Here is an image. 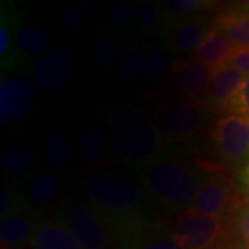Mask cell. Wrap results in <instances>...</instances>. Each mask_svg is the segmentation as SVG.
Instances as JSON below:
<instances>
[{
	"label": "cell",
	"instance_id": "obj_1",
	"mask_svg": "<svg viewBox=\"0 0 249 249\" xmlns=\"http://www.w3.org/2000/svg\"><path fill=\"white\" fill-rule=\"evenodd\" d=\"M106 217L118 249H142L150 227L148 198L142 183L124 170L90 178L86 194Z\"/></svg>",
	"mask_w": 249,
	"mask_h": 249
},
{
	"label": "cell",
	"instance_id": "obj_2",
	"mask_svg": "<svg viewBox=\"0 0 249 249\" xmlns=\"http://www.w3.org/2000/svg\"><path fill=\"white\" fill-rule=\"evenodd\" d=\"M107 126L112 150L133 169L142 172L169 155L162 132L137 108H111Z\"/></svg>",
	"mask_w": 249,
	"mask_h": 249
},
{
	"label": "cell",
	"instance_id": "obj_3",
	"mask_svg": "<svg viewBox=\"0 0 249 249\" xmlns=\"http://www.w3.org/2000/svg\"><path fill=\"white\" fill-rule=\"evenodd\" d=\"M140 183L160 206L181 212L194 205L204 176L186 163L165 160L142 170Z\"/></svg>",
	"mask_w": 249,
	"mask_h": 249
},
{
	"label": "cell",
	"instance_id": "obj_4",
	"mask_svg": "<svg viewBox=\"0 0 249 249\" xmlns=\"http://www.w3.org/2000/svg\"><path fill=\"white\" fill-rule=\"evenodd\" d=\"M53 219L71 232L80 249H109L114 245L106 217L86 196L67 199Z\"/></svg>",
	"mask_w": 249,
	"mask_h": 249
},
{
	"label": "cell",
	"instance_id": "obj_5",
	"mask_svg": "<svg viewBox=\"0 0 249 249\" xmlns=\"http://www.w3.org/2000/svg\"><path fill=\"white\" fill-rule=\"evenodd\" d=\"M223 217L188 212L175 223L170 238L181 249H199L219 241Z\"/></svg>",
	"mask_w": 249,
	"mask_h": 249
},
{
	"label": "cell",
	"instance_id": "obj_6",
	"mask_svg": "<svg viewBox=\"0 0 249 249\" xmlns=\"http://www.w3.org/2000/svg\"><path fill=\"white\" fill-rule=\"evenodd\" d=\"M206 118V111L194 103H170L158 108L155 124L165 136L190 137L204 127Z\"/></svg>",
	"mask_w": 249,
	"mask_h": 249
},
{
	"label": "cell",
	"instance_id": "obj_7",
	"mask_svg": "<svg viewBox=\"0 0 249 249\" xmlns=\"http://www.w3.org/2000/svg\"><path fill=\"white\" fill-rule=\"evenodd\" d=\"M75 70V54L68 47H60L42 55L35 64L34 79L47 93H60L71 83Z\"/></svg>",
	"mask_w": 249,
	"mask_h": 249
},
{
	"label": "cell",
	"instance_id": "obj_8",
	"mask_svg": "<svg viewBox=\"0 0 249 249\" xmlns=\"http://www.w3.org/2000/svg\"><path fill=\"white\" fill-rule=\"evenodd\" d=\"M217 152L229 162L249 157V118L230 114L220 118L212 130Z\"/></svg>",
	"mask_w": 249,
	"mask_h": 249
},
{
	"label": "cell",
	"instance_id": "obj_9",
	"mask_svg": "<svg viewBox=\"0 0 249 249\" xmlns=\"http://www.w3.org/2000/svg\"><path fill=\"white\" fill-rule=\"evenodd\" d=\"M34 86L22 78H3L0 82V124L21 119L35 106Z\"/></svg>",
	"mask_w": 249,
	"mask_h": 249
},
{
	"label": "cell",
	"instance_id": "obj_10",
	"mask_svg": "<svg viewBox=\"0 0 249 249\" xmlns=\"http://www.w3.org/2000/svg\"><path fill=\"white\" fill-rule=\"evenodd\" d=\"M232 198L234 191L226 178L219 176L205 178L196 202L188 212L223 217V214L231 206Z\"/></svg>",
	"mask_w": 249,
	"mask_h": 249
},
{
	"label": "cell",
	"instance_id": "obj_11",
	"mask_svg": "<svg viewBox=\"0 0 249 249\" xmlns=\"http://www.w3.org/2000/svg\"><path fill=\"white\" fill-rule=\"evenodd\" d=\"M245 78L247 76L244 73H241L230 64L214 71L209 90L205 96L206 106L212 108H226L238 93Z\"/></svg>",
	"mask_w": 249,
	"mask_h": 249
},
{
	"label": "cell",
	"instance_id": "obj_12",
	"mask_svg": "<svg viewBox=\"0 0 249 249\" xmlns=\"http://www.w3.org/2000/svg\"><path fill=\"white\" fill-rule=\"evenodd\" d=\"M176 82L180 93L190 100H196L206 96L213 71L198 61H186L176 65Z\"/></svg>",
	"mask_w": 249,
	"mask_h": 249
},
{
	"label": "cell",
	"instance_id": "obj_13",
	"mask_svg": "<svg viewBox=\"0 0 249 249\" xmlns=\"http://www.w3.org/2000/svg\"><path fill=\"white\" fill-rule=\"evenodd\" d=\"M232 52L234 46L219 28L214 27L211 28L202 43L198 46L194 55L196 61L204 64L205 67L214 72L229 64Z\"/></svg>",
	"mask_w": 249,
	"mask_h": 249
},
{
	"label": "cell",
	"instance_id": "obj_14",
	"mask_svg": "<svg viewBox=\"0 0 249 249\" xmlns=\"http://www.w3.org/2000/svg\"><path fill=\"white\" fill-rule=\"evenodd\" d=\"M29 244L31 249H80L71 232L55 219H45L36 223Z\"/></svg>",
	"mask_w": 249,
	"mask_h": 249
},
{
	"label": "cell",
	"instance_id": "obj_15",
	"mask_svg": "<svg viewBox=\"0 0 249 249\" xmlns=\"http://www.w3.org/2000/svg\"><path fill=\"white\" fill-rule=\"evenodd\" d=\"M78 150L82 163L90 170L101 168L107 157V142L104 132L96 124L85 126L79 134Z\"/></svg>",
	"mask_w": 249,
	"mask_h": 249
},
{
	"label": "cell",
	"instance_id": "obj_16",
	"mask_svg": "<svg viewBox=\"0 0 249 249\" xmlns=\"http://www.w3.org/2000/svg\"><path fill=\"white\" fill-rule=\"evenodd\" d=\"M208 19L202 16H191L183 19L170 37V47L176 53H190L196 50L211 31Z\"/></svg>",
	"mask_w": 249,
	"mask_h": 249
},
{
	"label": "cell",
	"instance_id": "obj_17",
	"mask_svg": "<svg viewBox=\"0 0 249 249\" xmlns=\"http://www.w3.org/2000/svg\"><path fill=\"white\" fill-rule=\"evenodd\" d=\"M0 60L3 70H13L18 67L14 34L17 28V11L10 3H1L0 7Z\"/></svg>",
	"mask_w": 249,
	"mask_h": 249
},
{
	"label": "cell",
	"instance_id": "obj_18",
	"mask_svg": "<svg viewBox=\"0 0 249 249\" xmlns=\"http://www.w3.org/2000/svg\"><path fill=\"white\" fill-rule=\"evenodd\" d=\"M14 45H16L17 60L19 62L21 54L24 55L43 54L45 55L52 45V36L43 28L32 27V25L17 27L16 34H14Z\"/></svg>",
	"mask_w": 249,
	"mask_h": 249
},
{
	"label": "cell",
	"instance_id": "obj_19",
	"mask_svg": "<svg viewBox=\"0 0 249 249\" xmlns=\"http://www.w3.org/2000/svg\"><path fill=\"white\" fill-rule=\"evenodd\" d=\"M35 222L27 213L10 216L0 222V241L3 248H18L31 241L35 231Z\"/></svg>",
	"mask_w": 249,
	"mask_h": 249
},
{
	"label": "cell",
	"instance_id": "obj_20",
	"mask_svg": "<svg viewBox=\"0 0 249 249\" xmlns=\"http://www.w3.org/2000/svg\"><path fill=\"white\" fill-rule=\"evenodd\" d=\"M217 28L234 47H249V11H227L219 17Z\"/></svg>",
	"mask_w": 249,
	"mask_h": 249
},
{
	"label": "cell",
	"instance_id": "obj_21",
	"mask_svg": "<svg viewBox=\"0 0 249 249\" xmlns=\"http://www.w3.org/2000/svg\"><path fill=\"white\" fill-rule=\"evenodd\" d=\"M60 191L58 178L50 173H36L25 184V196L32 204H47Z\"/></svg>",
	"mask_w": 249,
	"mask_h": 249
},
{
	"label": "cell",
	"instance_id": "obj_22",
	"mask_svg": "<svg viewBox=\"0 0 249 249\" xmlns=\"http://www.w3.org/2000/svg\"><path fill=\"white\" fill-rule=\"evenodd\" d=\"M72 155H73L72 144L65 132H62L60 129H54L47 134L46 157L52 166L57 169L67 168L71 163Z\"/></svg>",
	"mask_w": 249,
	"mask_h": 249
},
{
	"label": "cell",
	"instance_id": "obj_23",
	"mask_svg": "<svg viewBox=\"0 0 249 249\" xmlns=\"http://www.w3.org/2000/svg\"><path fill=\"white\" fill-rule=\"evenodd\" d=\"M34 154L28 148L14 147L1 152L0 166L9 175H24L34 166Z\"/></svg>",
	"mask_w": 249,
	"mask_h": 249
},
{
	"label": "cell",
	"instance_id": "obj_24",
	"mask_svg": "<svg viewBox=\"0 0 249 249\" xmlns=\"http://www.w3.org/2000/svg\"><path fill=\"white\" fill-rule=\"evenodd\" d=\"M119 72L121 76L126 82H139L144 76V55L139 49H129L126 50L119 62Z\"/></svg>",
	"mask_w": 249,
	"mask_h": 249
},
{
	"label": "cell",
	"instance_id": "obj_25",
	"mask_svg": "<svg viewBox=\"0 0 249 249\" xmlns=\"http://www.w3.org/2000/svg\"><path fill=\"white\" fill-rule=\"evenodd\" d=\"M29 205L25 198L14 191L11 187L3 184L0 188V217L6 219L10 216L25 213Z\"/></svg>",
	"mask_w": 249,
	"mask_h": 249
},
{
	"label": "cell",
	"instance_id": "obj_26",
	"mask_svg": "<svg viewBox=\"0 0 249 249\" xmlns=\"http://www.w3.org/2000/svg\"><path fill=\"white\" fill-rule=\"evenodd\" d=\"M160 18V6L157 1H150V0H145L142 1L134 13V28L139 34L142 35H147L150 34L157 21Z\"/></svg>",
	"mask_w": 249,
	"mask_h": 249
},
{
	"label": "cell",
	"instance_id": "obj_27",
	"mask_svg": "<svg viewBox=\"0 0 249 249\" xmlns=\"http://www.w3.org/2000/svg\"><path fill=\"white\" fill-rule=\"evenodd\" d=\"M168 53L162 47L148 49L144 55V78L150 80L160 79L166 70Z\"/></svg>",
	"mask_w": 249,
	"mask_h": 249
},
{
	"label": "cell",
	"instance_id": "obj_28",
	"mask_svg": "<svg viewBox=\"0 0 249 249\" xmlns=\"http://www.w3.org/2000/svg\"><path fill=\"white\" fill-rule=\"evenodd\" d=\"M206 1L204 0H169L165 3V17L168 19H178V18H188L191 14L206 7Z\"/></svg>",
	"mask_w": 249,
	"mask_h": 249
},
{
	"label": "cell",
	"instance_id": "obj_29",
	"mask_svg": "<svg viewBox=\"0 0 249 249\" xmlns=\"http://www.w3.org/2000/svg\"><path fill=\"white\" fill-rule=\"evenodd\" d=\"M90 58L100 70H109L114 67L116 60L114 47L104 39H97L90 45Z\"/></svg>",
	"mask_w": 249,
	"mask_h": 249
},
{
	"label": "cell",
	"instance_id": "obj_30",
	"mask_svg": "<svg viewBox=\"0 0 249 249\" xmlns=\"http://www.w3.org/2000/svg\"><path fill=\"white\" fill-rule=\"evenodd\" d=\"M88 22H89L88 13L80 7H76V6L67 7L60 16L61 27L68 32H79V31L86 28Z\"/></svg>",
	"mask_w": 249,
	"mask_h": 249
},
{
	"label": "cell",
	"instance_id": "obj_31",
	"mask_svg": "<svg viewBox=\"0 0 249 249\" xmlns=\"http://www.w3.org/2000/svg\"><path fill=\"white\" fill-rule=\"evenodd\" d=\"M134 7L132 1H121L112 7L109 13V27L114 31L124 29L134 18Z\"/></svg>",
	"mask_w": 249,
	"mask_h": 249
},
{
	"label": "cell",
	"instance_id": "obj_32",
	"mask_svg": "<svg viewBox=\"0 0 249 249\" xmlns=\"http://www.w3.org/2000/svg\"><path fill=\"white\" fill-rule=\"evenodd\" d=\"M224 109L230 111L231 114H235V115L249 118V76L245 78L238 93L234 96V98L226 106Z\"/></svg>",
	"mask_w": 249,
	"mask_h": 249
},
{
	"label": "cell",
	"instance_id": "obj_33",
	"mask_svg": "<svg viewBox=\"0 0 249 249\" xmlns=\"http://www.w3.org/2000/svg\"><path fill=\"white\" fill-rule=\"evenodd\" d=\"M229 64L245 76H249V47H234Z\"/></svg>",
	"mask_w": 249,
	"mask_h": 249
},
{
	"label": "cell",
	"instance_id": "obj_34",
	"mask_svg": "<svg viewBox=\"0 0 249 249\" xmlns=\"http://www.w3.org/2000/svg\"><path fill=\"white\" fill-rule=\"evenodd\" d=\"M235 223H237V230L242 237V240L249 245V204L242 205L238 209L237 216H235Z\"/></svg>",
	"mask_w": 249,
	"mask_h": 249
},
{
	"label": "cell",
	"instance_id": "obj_35",
	"mask_svg": "<svg viewBox=\"0 0 249 249\" xmlns=\"http://www.w3.org/2000/svg\"><path fill=\"white\" fill-rule=\"evenodd\" d=\"M142 249H181L172 238H157L148 242Z\"/></svg>",
	"mask_w": 249,
	"mask_h": 249
},
{
	"label": "cell",
	"instance_id": "obj_36",
	"mask_svg": "<svg viewBox=\"0 0 249 249\" xmlns=\"http://www.w3.org/2000/svg\"><path fill=\"white\" fill-rule=\"evenodd\" d=\"M240 183L241 186L245 188V191L249 193V162L241 169L240 172Z\"/></svg>",
	"mask_w": 249,
	"mask_h": 249
},
{
	"label": "cell",
	"instance_id": "obj_37",
	"mask_svg": "<svg viewBox=\"0 0 249 249\" xmlns=\"http://www.w3.org/2000/svg\"><path fill=\"white\" fill-rule=\"evenodd\" d=\"M199 249H230L223 241H217V242H214V244H211V245H208V247H204V248H199Z\"/></svg>",
	"mask_w": 249,
	"mask_h": 249
},
{
	"label": "cell",
	"instance_id": "obj_38",
	"mask_svg": "<svg viewBox=\"0 0 249 249\" xmlns=\"http://www.w3.org/2000/svg\"><path fill=\"white\" fill-rule=\"evenodd\" d=\"M241 9L245 10V11H249V1H244V3H241Z\"/></svg>",
	"mask_w": 249,
	"mask_h": 249
}]
</instances>
